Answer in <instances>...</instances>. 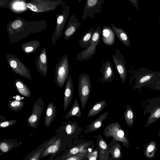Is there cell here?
Returning a JSON list of instances; mask_svg holds the SVG:
<instances>
[{
    "label": "cell",
    "mask_w": 160,
    "mask_h": 160,
    "mask_svg": "<svg viewBox=\"0 0 160 160\" xmlns=\"http://www.w3.org/2000/svg\"><path fill=\"white\" fill-rule=\"evenodd\" d=\"M92 84L89 75L81 73L78 80V94L81 105L83 109L89 98L91 91Z\"/></svg>",
    "instance_id": "1"
},
{
    "label": "cell",
    "mask_w": 160,
    "mask_h": 160,
    "mask_svg": "<svg viewBox=\"0 0 160 160\" xmlns=\"http://www.w3.org/2000/svg\"><path fill=\"white\" fill-rule=\"evenodd\" d=\"M101 31V25L95 29L91 45L88 48L77 54V60L79 61L87 60L92 58L95 54L97 51V46L100 42Z\"/></svg>",
    "instance_id": "2"
},
{
    "label": "cell",
    "mask_w": 160,
    "mask_h": 160,
    "mask_svg": "<svg viewBox=\"0 0 160 160\" xmlns=\"http://www.w3.org/2000/svg\"><path fill=\"white\" fill-rule=\"evenodd\" d=\"M44 107V102L41 97L39 98L34 104L32 112L26 120L28 125L35 129L38 126L40 120Z\"/></svg>",
    "instance_id": "3"
},
{
    "label": "cell",
    "mask_w": 160,
    "mask_h": 160,
    "mask_svg": "<svg viewBox=\"0 0 160 160\" xmlns=\"http://www.w3.org/2000/svg\"><path fill=\"white\" fill-rule=\"evenodd\" d=\"M104 0H88L85 4L81 16L82 19L85 20L88 18H94L95 13H100L102 11Z\"/></svg>",
    "instance_id": "4"
},
{
    "label": "cell",
    "mask_w": 160,
    "mask_h": 160,
    "mask_svg": "<svg viewBox=\"0 0 160 160\" xmlns=\"http://www.w3.org/2000/svg\"><path fill=\"white\" fill-rule=\"evenodd\" d=\"M115 53L113 54L112 57L113 61L117 69L121 81L122 83L126 81L127 71L125 67L126 61L124 59L123 55L121 53L118 49L115 50Z\"/></svg>",
    "instance_id": "5"
},
{
    "label": "cell",
    "mask_w": 160,
    "mask_h": 160,
    "mask_svg": "<svg viewBox=\"0 0 160 160\" xmlns=\"http://www.w3.org/2000/svg\"><path fill=\"white\" fill-rule=\"evenodd\" d=\"M69 68L68 62L62 64L57 69L55 74L54 82L60 88L64 86L68 76Z\"/></svg>",
    "instance_id": "6"
},
{
    "label": "cell",
    "mask_w": 160,
    "mask_h": 160,
    "mask_svg": "<svg viewBox=\"0 0 160 160\" xmlns=\"http://www.w3.org/2000/svg\"><path fill=\"white\" fill-rule=\"evenodd\" d=\"M73 94V84L72 76L69 75L66 80L64 96L63 110L65 111L69 106Z\"/></svg>",
    "instance_id": "7"
},
{
    "label": "cell",
    "mask_w": 160,
    "mask_h": 160,
    "mask_svg": "<svg viewBox=\"0 0 160 160\" xmlns=\"http://www.w3.org/2000/svg\"><path fill=\"white\" fill-rule=\"evenodd\" d=\"M100 71L102 74L101 81L102 82H111L115 75L112 65L108 59L102 64Z\"/></svg>",
    "instance_id": "8"
},
{
    "label": "cell",
    "mask_w": 160,
    "mask_h": 160,
    "mask_svg": "<svg viewBox=\"0 0 160 160\" xmlns=\"http://www.w3.org/2000/svg\"><path fill=\"white\" fill-rule=\"evenodd\" d=\"M59 130L63 132L68 135L78 133L82 128L78 125L76 121L72 122L70 120L62 121L59 128Z\"/></svg>",
    "instance_id": "9"
},
{
    "label": "cell",
    "mask_w": 160,
    "mask_h": 160,
    "mask_svg": "<svg viewBox=\"0 0 160 160\" xmlns=\"http://www.w3.org/2000/svg\"><path fill=\"white\" fill-rule=\"evenodd\" d=\"M160 75V73L153 72H150L144 74L135 81V84L133 88V89L140 88L145 86L146 85L151 82Z\"/></svg>",
    "instance_id": "10"
},
{
    "label": "cell",
    "mask_w": 160,
    "mask_h": 160,
    "mask_svg": "<svg viewBox=\"0 0 160 160\" xmlns=\"http://www.w3.org/2000/svg\"><path fill=\"white\" fill-rule=\"evenodd\" d=\"M61 145V138L52 139L47 144L41 155V158L46 157L51 153L54 154L59 149Z\"/></svg>",
    "instance_id": "11"
},
{
    "label": "cell",
    "mask_w": 160,
    "mask_h": 160,
    "mask_svg": "<svg viewBox=\"0 0 160 160\" xmlns=\"http://www.w3.org/2000/svg\"><path fill=\"white\" fill-rule=\"evenodd\" d=\"M115 33L112 29L108 26H102V38L103 43L108 46L112 45L115 42Z\"/></svg>",
    "instance_id": "12"
},
{
    "label": "cell",
    "mask_w": 160,
    "mask_h": 160,
    "mask_svg": "<svg viewBox=\"0 0 160 160\" xmlns=\"http://www.w3.org/2000/svg\"><path fill=\"white\" fill-rule=\"evenodd\" d=\"M57 114L56 106H54L53 102H50L47 107L44 121L46 128L50 126Z\"/></svg>",
    "instance_id": "13"
},
{
    "label": "cell",
    "mask_w": 160,
    "mask_h": 160,
    "mask_svg": "<svg viewBox=\"0 0 160 160\" xmlns=\"http://www.w3.org/2000/svg\"><path fill=\"white\" fill-rule=\"evenodd\" d=\"M109 114V112H105L101 114L86 127L84 132L87 133L99 129L102 126L103 122L106 119Z\"/></svg>",
    "instance_id": "14"
},
{
    "label": "cell",
    "mask_w": 160,
    "mask_h": 160,
    "mask_svg": "<svg viewBox=\"0 0 160 160\" xmlns=\"http://www.w3.org/2000/svg\"><path fill=\"white\" fill-rule=\"evenodd\" d=\"M112 30L118 39L124 45L130 48L131 44L129 38L124 31L121 28L116 27L111 23Z\"/></svg>",
    "instance_id": "15"
},
{
    "label": "cell",
    "mask_w": 160,
    "mask_h": 160,
    "mask_svg": "<svg viewBox=\"0 0 160 160\" xmlns=\"http://www.w3.org/2000/svg\"><path fill=\"white\" fill-rule=\"evenodd\" d=\"M94 27H92L82 35L79 41V44L82 48H88L91 43L94 31Z\"/></svg>",
    "instance_id": "16"
},
{
    "label": "cell",
    "mask_w": 160,
    "mask_h": 160,
    "mask_svg": "<svg viewBox=\"0 0 160 160\" xmlns=\"http://www.w3.org/2000/svg\"><path fill=\"white\" fill-rule=\"evenodd\" d=\"M70 22L69 27L65 32V34L68 37L72 35L82 24L74 14L72 16Z\"/></svg>",
    "instance_id": "17"
},
{
    "label": "cell",
    "mask_w": 160,
    "mask_h": 160,
    "mask_svg": "<svg viewBox=\"0 0 160 160\" xmlns=\"http://www.w3.org/2000/svg\"><path fill=\"white\" fill-rule=\"evenodd\" d=\"M14 85L17 90L22 95L26 97H30L32 95L31 92L25 83L21 80H15Z\"/></svg>",
    "instance_id": "18"
},
{
    "label": "cell",
    "mask_w": 160,
    "mask_h": 160,
    "mask_svg": "<svg viewBox=\"0 0 160 160\" xmlns=\"http://www.w3.org/2000/svg\"><path fill=\"white\" fill-rule=\"evenodd\" d=\"M107 105V101L105 100L96 102L89 111L87 117H93L95 116L101 112Z\"/></svg>",
    "instance_id": "19"
},
{
    "label": "cell",
    "mask_w": 160,
    "mask_h": 160,
    "mask_svg": "<svg viewBox=\"0 0 160 160\" xmlns=\"http://www.w3.org/2000/svg\"><path fill=\"white\" fill-rule=\"evenodd\" d=\"M81 114V108L79 104L78 100L76 99L70 109L66 112L65 118L66 119H68L74 116L80 118Z\"/></svg>",
    "instance_id": "20"
},
{
    "label": "cell",
    "mask_w": 160,
    "mask_h": 160,
    "mask_svg": "<svg viewBox=\"0 0 160 160\" xmlns=\"http://www.w3.org/2000/svg\"><path fill=\"white\" fill-rule=\"evenodd\" d=\"M143 152L144 156L149 158H153L155 157L156 150V142L155 141H151L144 146Z\"/></svg>",
    "instance_id": "21"
},
{
    "label": "cell",
    "mask_w": 160,
    "mask_h": 160,
    "mask_svg": "<svg viewBox=\"0 0 160 160\" xmlns=\"http://www.w3.org/2000/svg\"><path fill=\"white\" fill-rule=\"evenodd\" d=\"M123 116L127 125L130 128L132 127L134 122V113L132 105L129 106L127 104Z\"/></svg>",
    "instance_id": "22"
},
{
    "label": "cell",
    "mask_w": 160,
    "mask_h": 160,
    "mask_svg": "<svg viewBox=\"0 0 160 160\" xmlns=\"http://www.w3.org/2000/svg\"><path fill=\"white\" fill-rule=\"evenodd\" d=\"M148 118L145 126L146 128L152 123L156 122L160 118V105L154 107Z\"/></svg>",
    "instance_id": "23"
},
{
    "label": "cell",
    "mask_w": 160,
    "mask_h": 160,
    "mask_svg": "<svg viewBox=\"0 0 160 160\" xmlns=\"http://www.w3.org/2000/svg\"><path fill=\"white\" fill-rule=\"evenodd\" d=\"M88 143H84L75 147L71 149L63 157V159H65L73 155H74L85 149L88 146Z\"/></svg>",
    "instance_id": "24"
},
{
    "label": "cell",
    "mask_w": 160,
    "mask_h": 160,
    "mask_svg": "<svg viewBox=\"0 0 160 160\" xmlns=\"http://www.w3.org/2000/svg\"><path fill=\"white\" fill-rule=\"evenodd\" d=\"M101 139L99 140L98 144L99 149V155L100 159L104 158L107 157V145L104 139L101 137Z\"/></svg>",
    "instance_id": "25"
},
{
    "label": "cell",
    "mask_w": 160,
    "mask_h": 160,
    "mask_svg": "<svg viewBox=\"0 0 160 160\" xmlns=\"http://www.w3.org/2000/svg\"><path fill=\"white\" fill-rule=\"evenodd\" d=\"M25 104V103L22 101L13 100L10 101L8 105L13 111L18 112L23 108Z\"/></svg>",
    "instance_id": "26"
},
{
    "label": "cell",
    "mask_w": 160,
    "mask_h": 160,
    "mask_svg": "<svg viewBox=\"0 0 160 160\" xmlns=\"http://www.w3.org/2000/svg\"><path fill=\"white\" fill-rule=\"evenodd\" d=\"M89 150L84 149L80 152L74 155H72L62 160H81L87 157Z\"/></svg>",
    "instance_id": "27"
},
{
    "label": "cell",
    "mask_w": 160,
    "mask_h": 160,
    "mask_svg": "<svg viewBox=\"0 0 160 160\" xmlns=\"http://www.w3.org/2000/svg\"><path fill=\"white\" fill-rule=\"evenodd\" d=\"M14 147V144L12 143L5 141H1L0 148L1 151L3 152H8Z\"/></svg>",
    "instance_id": "28"
},
{
    "label": "cell",
    "mask_w": 160,
    "mask_h": 160,
    "mask_svg": "<svg viewBox=\"0 0 160 160\" xmlns=\"http://www.w3.org/2000/svg\"><path fill=\"white\" fill-rule=\"evenodd\" d=\"M147 87L154 90H160V75L152 81L146 85Z\"/></svg>",
    "instance_id": "29"
},
{
    "label": "cell",
    "mask_w": 160,
    "mask_h": 160,
    "mask_svg": "<svg viewBox=\"0 0 160 160\" xmlns=\"http://www.w3.org/2000/svg\"><path fill=\"white\" fill-rule=\"evenodd\" d=\"M17 122V120L14 119L1 122L0 128H1L11 127L14 125Z\"/></svg>",
    "instance_id": "30"
},
{
    "label": "cell",
    "mask_w": 160,
    "mask_h": 160,
    "mask_svg": "<svg viewBox=\"0 0 160 160\" xmlns=\"http://www.w3.org/2000/svg\"><path fill=\"white\" fill-rule=\"evenodd\" d=\"M44 148L42 147L34 152L28 160H38Z\"/></svg>",
    "instance_id": "31"
},
{
    "label": "cell",
    "mask_w": 160,
    "mask_h": 160,
    "mask_svg": "<svg viewBox=\"0 0 160 160\" xmlns=\"http://www.w3.org/2000/svg\"><path fill=\"white\" fill-rule=\"evenodd\" d=\"M98 154V151L97 149L91 152L89 151L87 157L88 160H97Z\"/></svg>",
    "instance_id": "32"
},
{
    "label": "cell",
    "mask_w": 160,
    "mask_h": 160,
    "mask_svg": "<svg viewBox=\"0 0 160 160\" xmlns=\"http://www.w3.org/2000/svg\"><path fill=\"white\" fill-rule=\"evenodd\" d=\"M113 156L115 158H118L121 156V152L119 148L118 147H115L112 151Z\"/></svg>",
    "instance_id": "33"
},
{
    "label": "cell",
    "mask_w": 160,
    "mask_h": 160,
    "mask_svg": "<svg viewBox=\"0 0 160 160\" xmlns=\"http://www.w3.org/2000/svg\"><path fill=\"white\" fill-rule=\"evenodd\" d=\"M22 22L20 20H18L15 21L12 24V27L14 29L17 28L21 26Z\"/></svg>",
    "instance_id": "34"
},
{
    "label": "cell",
    "mask_w": 160,
    "mask_h": 160,
    "mask_svg": "<svg viewBox=\"0 0 160 160\" xmlns=\"http://www.w3.org/2000/svg\"><path fill=\"white\" fill-rule=\"evenodd\" d=\"M27 7L33 11L36 12L37 11L38 9L37 7L35 6L30 3H28Z\"/></svg>",
    "instance_id": "35"
},
{
    "label": "cell",
    "mask_w": 160,
    "mask_h": 160,
    "mask_svg": "<svg viewBox=\"0 0 160 160\" xmlns=\"http://www.w3.org/2000/svg\"><path fill=\"white\" fill-rule=\"evenodd\" d=\"M40 58L41 61L42 63H45L46 62V57L45 54H41L40 56Z\"/></svg>",
    "instance_id": "36"
},
{
    "label": "cell",
    "mask_w": 160,
    "mask_h": 160,
    "mask_svg": "<svg viewBox=\"0 0 160 160\" xmlns=\"http://www.w3.org/2000/svg\"><path fill=\"white\" fill-rule=\"evenodd\" d=\"M129 1L133 4L134 7L137 9H138V0H129Z\"/></svg>",
    "instance_id": "37"
},
{
    "label": "cell",
    "mask_w": 160,
    "mask_h": 160,
    "mask_svg": "<svg viewBox=\"0 0 160 160\" xmlns=\"http://www.w3.org/2000/svg\"><path fill=\"white\" fill-rule=\"evenodd\" d=\"M10 65L12 68L14 69L17 67V63L15 61L12 60L10 62Z\"/></svg>",
    "instance_id": "38"
},
{
    "label": "cell",
    "mask_w": 160,
    "mask_h": 160,
    "mask_svg": "<svg viewBox=\"0 0 160 160\" xmlns=\"http://www.w3.org/2000/svg\"><path fill=\"white\" fill-rule=\"evenodd\" d=\"M64 19L63 16L62 15L60 16L57 19V22L58 24H61L63 22Z\"/></svg>",
    "instance_id": "39"
},
{
    "label": "cell",
    "mask_w": 160,
    "mask_h": 160,
    "mask_svg": "<svg viewBox=\"0 0 160 160\" xmlns=\"http://www.w3.org/2000/svg\"><path fill=\"white\" fill-rule=\"evenodd\" d=\"M33 50V48L32 47H28L26 48L25 51L27 52H30Z\"/></svg>",
    "instance_id": "40"
},
{
    "label": "cell",
    "mask_w": 160,
    "mask_h": 160,
    "mask_svg": "<svg viewBox=\"0 0 160 160\" xmlns=\"http://www.w3.org/2000/svg\"><path fill=\"white\" fill-rule=\"evenodd\" d=\"M159 26H160V15H159Z\"/></svg>",
    "instance_id": "41"
},
{
    "label": "cell",
    "mask_w": 160,
    "mask_h": 160,
    "mask_svg": "<svg viewBox=\"0 0 160 160\" xmlns=\"http://www.w3.org/2000/svg\"><path fill=\"white\" fill-rule=\"evenodd\" d=\"M158 136L160 137V129L158 132Z\"/></svg>",
    "instance_id": "42"
}]
</instances>
